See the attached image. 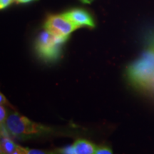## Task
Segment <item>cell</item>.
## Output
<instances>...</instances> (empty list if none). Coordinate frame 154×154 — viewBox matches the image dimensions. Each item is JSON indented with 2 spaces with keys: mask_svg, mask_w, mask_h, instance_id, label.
<instances>
[{
  "mask_svg": "<svg viewBox=\"0 0 154 154\" xmlns=\"http://www.w3.org/2000/svg\"><path fill=\"white\" fill-rule=\"evenodd\" d=\"M67 38L54 35L48 30L39 34L36 43V49L38 55L47 61L57 59L60 54L62 44Z\"/></svg>",
  "mask_w": 154,
  "mask_h": 154,
  "instance_id": "cell-3",
  "label": "cell"
},
{
  "mask_svg": "<svg viewBox=\"0 0 154 154\" xmlns=\"http://www.w3.org/2000/svg\"><path fill=\"white\" fill-rule=\"evenodd\" d=\"M78 26L71 22L63 14L51 15L44 24V29L54 35L68 38L70 34L79 29Z\"/></svg>",
  "mask_w": 154,
  "mask_h": 154,
  "instance_id": "cell-4",
  "label": "cell"
},
{
  "mask_svg": "<svg viewBox=\"0 0 154 154\" xmlns=\"http://www.w3.org/2000/svg\"><path fill=\"white\" fill-rule=\"evenodd\" d=\"M74 154H94L95 153V146L86 140L79 139L72 146Z\"/></svg>",
  "mask_w": 154,
  "mask_h": 154,
  "instance_id": "cell-7",
  "label": "cell"
},
{
  "mask_svg": "<svg viewBox=\"0 0 154 154\" xmlns=\"http://www.w3.org/2000/svg\"><path fill=\"white\" fill-rule=\"evenodd\" d=\"M0 103H1V105L3 106H5V104H9V103L7 102V100L5 99V96L2 94H1V95H0Z\"/></svg>",
  "mask_w": 154,
  "mask_h": 154,
  "instance_id": "cell-11",
  "label": "cell"
},
{
  "mask_svg": "<svg viewBox=\"0 0 154 154\" xmlns=\"http://www.w3.org/2000/svg\"><path fill=\"white\" fill-rule=\"evenodd\" d=\"M149 38L154 43V34H152L151 35H150V36H149ZM149 92H150V93H152L153 94H154V84H153V86H152V87L151 88V89L149 90Z\"/></svg>",
  "mask_w": 154,
  "mask_h": 154,
  "instance_id": "cell-12",
  "label": "cell"
},
{
  "mask_svg": "<svg viewBox=\"0 0 154 154\" xmlns=\"http://www.w3.org/2000/svg\"><path fill=\"white\" fill-rule=\"evenodd\" d=\"M7 119V111H6L5 108L3 105H1L0 106V123H1V125H5Z\"/></svg>",
  "mask_w": 154,
  "mask_h": 154,
  "instance_id": "cell-9",
  "label": "cell"
},
{
  "mask_svg": "<svg viewBox=\"0 0 154 154\" xmlns=\"http://www.w3.org/2000/svg\"><path fill=\"white\" fill-rule=\"evenodd\" d=\"M5 126L11 134L19 137L38 136L51 131L49 127L34 122L17 112L11 113L7 116Z\"/></svg>",
  "mask_w": 154,
  "mask_h": 154,
  "instance_id": "cell-2",
  "label": "cell"
},
{
  "mask_svg": "<svg viewBox=\"0 0 154 154\" xmlns=\"http://www.w3.org/2000/svg\"><path fill=\"white\" fill-rule=\"evenodd\" d=\"M127 76L136 87L151 89L154 84V43L149 38L142 55L127 69Z\"/></svg>",
  "mask_w": 154,
  "mask_h": 154,
  "instance_id": "cell-1",
  "label": "cell"
},
{
  "mask_svg": "<svg viewBox=\"0 0 154 154\" xmlns=\"http://www.w3.org/2000/svg\"><path fill=\"white\" fill-rule=\"evenodd\" d=\"M1 153L7 154H27L29 153V149L17 145L8 138H3L1 140Z\"/></svg>",
  "mask_w": 154,
  "mask_h": 154,
  "instance_id": "cell-6",
  "label": "cell"
},
{
  "mask_svg": "<svg viewBox=\"0 0 154 154\" xmlns=\"http://www.w3.org/2000/svg\"><path fill=\"white\" fill-rule=\"evenodd\" d=\"M17 3H21V4H24V3H28L30 2L34 1V0H15Z\"/></svg>",
  "mask_w": 154,
  "mask_h": 154,
  "instance_id": "cell-13",
  "label": "cell"
},
{
  "mask_svg": "<svg viewBox=\"0 0 154 154\" xmlns=\"http://www.w3.org/2000/svg\"><path fill=\"white\" fill-rule=\"evenodd\" d=\"M63 14L79 28L82 26L93 28L95 26L91 15L83 9H74L66 11Z\"/></svg>",
  "mask_w": 154,
  "mask_h": 154,
  "instance_id": "cell-5",
  "label": "cell"
},
{
  "mask_svg": "<svg viewBox=\"0 0 154 154\" xmlns=\"http://www.w3.org/2000/svg\"><path fill=\"white\" fill-rule=\"evenodd\" d=\"M81 1H82V2H84V3L89 4V3H91V2L93 1V0H81Z\"/></svg>",
  "mask_w": 154,
  "mask_h": 154,
  "instance_id": "cell-14",
  "label": "cell"
},
{
  "mask_svg": "<svg viewBox=\"0 0 154 154\" xmlns=\"http://www.w3.org/2000/svg\"><path fill=\"white\" fill-rule=\"evenodd\" d=\"M112 151L106 146H100L96 149L95 154H111Z\"/></svg>",
  "mask_w": 154,
  "mask_h": 154,
  "instance_id": "cell-8",
  "label": "cell"
},
{
  "mask_svg": "<svg viewBox=\"0 0 154 154\" xmlns=\"http://www.w3.org/2000/svg\"><path fill=\"white\" fill-rule=\"evenodd\" d=\"M15 0H0V9H3L10 5Z\"/></svg>",
  "mask_w": 154,
  "mask_h": 154,
  "instance_id": "cell-10",
  "label": "cell"
}]
</instances>
